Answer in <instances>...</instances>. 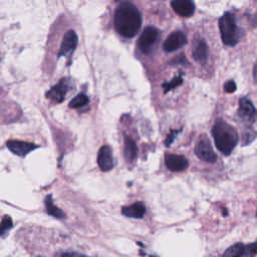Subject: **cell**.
<instances>
[{
  "instance_id": "4fadbf2b",
  "label": "cell",
  "mask_w": 257,
  "mask_h": 257,
  "mask_svg": "<svg viewBox=\"0 0 257 257\" xmlns=\"http://www.w3.org/2000/svg\"><path fill=\"white\" fill-rule=\"evenodd\" d=\"M7 148L17 156H25L34 149H36L37 146L22 141H9L7 142Z\"/></svg>"
},
{
  "instance_id": "d4e9b609",
  "label": "cell",
  "mask_w": 257,
  "mask_h": 257,
  "mask_svg": "<svg viewBox=\"0 0 257 257\" xmlns=\"http://www.w3.org/2000/svg\"><path fill=\"white\" fill-rule=\"evenodd\" d=\"M117 1H118V0H117Z\"/></svg>"
},
{
  "instance_id": "7a4b0ae2",
  "label": "cell",
  "mask_w": 257,
  "mask_h": 257,
  "mask_svg": "<svg viewBox=\"0 0 257 257\" xmlns=\"http://www.w3.org/2000/svg\"><path fill=\"white\" fill-rule=\"evenodd\" d=\"M212 136L217 149L225 156L232 153L239 139L236 130L224 120L216 121L212 128Z\"/></svg>"
},
{
  "instance_id": "9a60e30c",
  "label": "cell",
  "mask_w": 257,
  "mask_h": 257,
  "mask_svg": "<svg viewBox=\"0 0 257 257\" xmlns=\"http://www.w3.org/2000/svg\"><path fill=\"white\" fill-rule=\"evenodd\" d=\"M122 214L130 218L141 219L146 213V207L143 203H135L131 206L122 208Z\"/></svg>"
},
{
  "instance_id": "ffe728a7",
  "label": "cell",
  "mask_w": 257,
  "mask_h": 257,
  "mask_svg": "<svg viewBox=\"0 0 257 257\" xmlns=\"http://www.w3.org/2000/svg\"><path fill=\"white\" fill-rule=\"evenodd\" d=\"M13 226V223H12V220L9 216H5L3 217L1 223H0V236L4 237L8 231L12 228Z\"/></svg>"
},
{
  "instance_id": "2e32d148",
  "label": "cell",
  "mask_w": 257,
  "mask_h": 257,
  "mask_svg": "<svg viewBox=\"0 0 257 257\" xmlns=\"http://www.w3.org/2000/svg\"><path fill=\"white\" fill-rule=\"evenodd\" d=\"M192 55L194 59L198 62H204L207 59L208 49L204 40H198L195 43L194 48L192 50Z\"/></svg>"
},
{
  "instance_id": "603a6c76",
  "label": "cell",
  "mask_w": 257,
  "mask_h": 257,
  "mask_svg": "<svg viewBox=\"0 0 257 257\" xmlns=\"http://www.w3.org/2000/svg\"><path fill=\"white\" fill-rule=\"evenodd\" d=\"M179 133H180V131H172V132L170 133V135L168 136L167 140L165 141V145H166L167 147H168V146H170V145L172 144V142L175 140L176 136H177Z\"/></svg>"
},
{
  "instance_id": "7402d4cb",
  "label": "cell",
  "mask_w": 257,
  "mask_h": 257,
  "mask_svg": "<svg viewBox=\"0 0 257 257\" xmlns=\"http://www.w3.org/2000/svg\"><path fill=\"white\" fill-rule=\"evenodd\" d=\"M224 89L226 92H234L236 90V83L234 80H229L224 84Z\"/></svg>"
},
{
  "instance_id": "e0dca14e",
  "label": "cell",
  "mask_w": 257,
  "mask_h": 257,
  "mask_svg": "<svg viewBox=\"0 0 257 257\" xmlns=\"http://www.w3.org/2000/svg\"><path fill=\"white\" fill-rule=\"evenodd\" d=\"M124 157L127 161H134L137 157V154H138V149H137V146L135 144V142L130 139V138H125V141H124Z\"/></svg>"
},
{
  "instance_id": "30bf717a",
  "label": "cell",
  "mask_w": 257,
  "mask_h": 257,
  "mask_svg": "<svg viewBox=\"0 0 257 257\" xmlns=\"http://www.w3.org/2000/svg\"><path fill=\"white\" fill-rule=\"evenodd\" d=\"M97 164L101 171H109L113 167V159L111 149L108 146H102L97 155Z\"/></svg>"
},
{
  "instance_id": "9c48e42d",
  "label": "cell",
  "mask_w": 257,
  "mask_h": 257,
  "mask_svg": "<svg viewBox=\"0 0 257 257\" xmlns=\"http://www.w3.org/2000/svg\"><path fill=\"white\" fill-rule=\"evenodd\" d=\"M165 164L170 171L173 172H181L188 168V161L185 157L180 155L167 154L165 156Z\"/></svg>"
},
{
  "instance_id": "d6986e66",
  "label": "cell",
  "mask_w": 257,
  "mask_h": 257,
  "mask_svg": "<svg viewBox=\"0 0 257 257\" xmlns=\"http://www.w3.org/2000/svg\"><path fill=\"white\" fill-rule=\"evenodd\" d=\"M87 103H88V97L84 93H79L70 100L69 106L72 108H78L86 105Z\"/></svg>"
},
{
  "instance_id": "5b68a950",
  "label": "cell",
  "mask_w": 257,
  "mask_h": 257,
  "mask_svg": "<svg viewBox=\"0 0 257 257\" xmlns=\"http://www.w3.org/2000/svg\"><path fill=\"white\" fill-rule=\"evenodd\" d=\"M195 153L197 157L205 162L215 163L217 161V155L214 153L210 141L206 136H202L195 146Z\"/></svg>"
},
{
  "instance_id": "277c9868",
  "label": "cell",
  "mask_w": 257,
  "mask_h": 257,
  "mask_svg": "<svg viewBox=\"0 0 257 257\" xmlns=\"http://www.w3.org/2000/svg\"><path fill=\"white\" fill-rule=\"evenodd\" d=\"M159 37L160 31L156 27L149 26L145 28L138 41V46L140 50L144 53H149L159 40Z\"/></svg>"
},
{
  "instance_id": "ba28073f",
  "label": "cell",
  "mask_w": 257,
  "mask_h": 257,
  "mask_svg": "<svg viewBox=\"0 0 257 257\" xmlns=\"http://www.w3.org/2000/svg\"><path fill=\"white\" fill-rule=\"evenodd\" d=\"M238 114L243 120L252 122L255 120L257 116V110L250 99L246 97H242L239 99Z\"/></svg>"
},
{
  "instance_id": "3957f363",
  "label": "cell",
  "mask_w": 257,
  "mask_h": 257,
  "mask_svg": "<svg viewBox=\"0 0 257 257\" xmlns=\"http://www.w3.org/2000/svg\"><path fill=\"white\" fill-rule=\"evenodd\" d=\"M219 28L222 41L225 45L234 46L239 42L241 33L236 24L235 16L232 13L226 12L219 19Z\"/></svg>"
},
{
  "instance_id": "ac0fdd59",
  "label": "cell",
  "mask_w": 257,
  "mask_h": 257,
  "mask_svg": "<svg viewBox=\"0 0 257 257\" xmlns=\"http://www.w3.org/2000/svg\"><path fill=\"white\" fill-rule=\"evenodd\" d=\"M45 206H46V211L49 215H51L55 218H58V219H63L65 217L64 213L53 204L52 198L50 195L47 196L45 199Z\"/></svg>"
},
{
  "instance_id": "52a82bcc",
  "label": "cell",
  "mask_w": 257,
  "mask_h": 257,
  "mask_svg": "<svg viewBox=\"0 0 257 257\" xmlns=\"http://www.w3.org/2000/svg\"><path fill=\"white\" fill-rule=\"evenodd\" d=\"M186 43L187 36L181 31H176L168 36V38L164 42L163 48L166 52H173L183 47Z\"/></svg>"
},
{
  "instance_id": "44dd1931",
  "label": "cell",
  "mask_w": 257,
  "mask_h": 257,
  "mask_svg": "<svg viewBox=\"0 0 257 257\" xmlns=\"http://www.w3.org/2000/svg\"><path fill=\"white\" fill-rule=\"evenodd\" d=\"M183 82V77L182 75H179V76H176L174 77L170 82L168 83H165L163 86H164V89H165V92H168L174 88H176L177 86H179L180 84H182Z\"/></svg>"
},
{
  "instance_id": "6da1fadb",
  "label": "cell",
  "mask_w": 257,
  "mask_h": 257,
  "mask_svg": "<svg viewBox=\"0 0 257 257\" xmlns=\"http://www.w3.org/2000/svg\"><path fill=\"white\" fill-rule=\"evenodd\" d=\"M141 25L142 17L134 4L124 2L118 5L114 14V27L121 36L134 37L139 32Z\"/></svg>"
},
{
  "instance_id": "cb8c5ba5",
  "label": "cell",
  "mask_w": 257,
  "mask_h": 257,
  "mask_svg": "<svg viewBox=\"0 0 257 257\" xmlns=\"http://www.w3.org/2000/svg\"><path fill=\"white\" fill-rule=\"evenodd\" d=\"M256 216H257V212H256Z\"/></svg>"
},
{
  "instance_id": "5bb4252c",
  "label": "cell",
  "mask_w": 257,
  "mask_h": 257,
  "mask_svg": "<svg viewBox=\"0 0 257 257\" xmlns=\"http://www.w3.org/2000/svg\"><path fill=\"white\" fill-rule=\"evenodd\" d=\"M77 45V35L73 30H69L65 33L61 46H60V50L58 55L59 56H63L69 52H71Z\"/></svg>"
},
{
  "instance_id": "8992f818",
  "label": "cell",
  "mask_w": 257,
  "mask_h": 257,
  "mask_svg": "<svg viewBox=\"0 0 257 257\" xmlns=\"http://www.w3.org/2000/svg\"><path fill=\"white\" fill-rule=\"evenodd\" d=\"M253 255H257V242L249 244V245L237 243V244L229 247L223 253V256H230V257L253 256Z\"/></svg>"
},
{
  "instance_id": "7c38bea8",
  "label": "cell",
  "mask_w": 257,
  "mask_h": 257,
  "mask_svg": "<svg viewBox=\"0 0 257 257\" xmlns=\"http://www.w3.org/2000/svg\"><path fill=\"white\" fill-rule=\"evenodd\" d=\"M171 5L174 11L183 17H190L195 11V6L191 0H173Z\"/></svg>"
},
{
  "instance_id": "8fae6325",
  "label": "cell",
  "mask_w": 257,
  "mask_h": 257,
  "mask_svg": "<svg viewBox=\"0 0 257 257\" xmlns=\"http://www.w3.org/2000/svg\"><path fill=\"white\" fill-rule=\"evenodd\" d=\"M68 90V82L66 79H62L56 85L52 86L49 91H47L46 95L49 99L54 102H61L65 98V95Z\"/></svg>"
}]
</instances>
